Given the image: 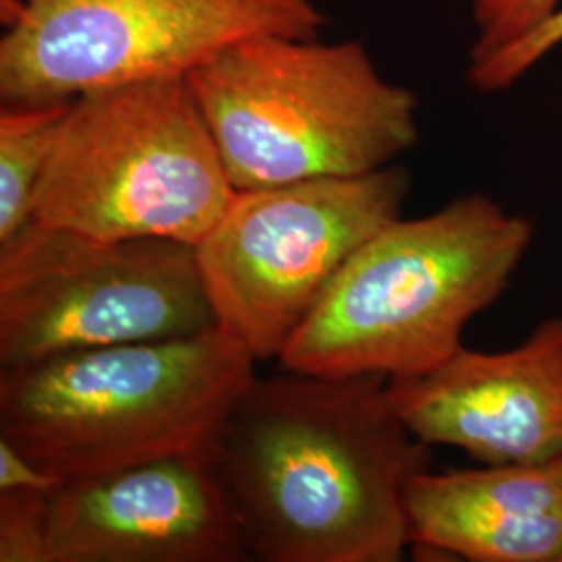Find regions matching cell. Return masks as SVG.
<instances>
[{
    "mask_svg": "<svg viewBox=\"0 0 562 562\" xmlns=\"http://www.w3.org/2000/svg\"><path fill=\"white\" fill-rule=\"evenodd\" d=\"M380 375H259L236 402L215 462L252 559L398 562L406 492L431 469Z\"/></svg>",
    "mask_w": 562,
    "mask_h": 562,
    "instance_id": "obj_1",
    "label": "cell"
},
{
    "mask_svg": "<svg viewBox=\"0 0 562 562\" xmlns=\"http://www.w3.org/2000/svg\"><path fill=\"white\" fill-rule=\"evenodd\" d=\"M533 236L531 220L485 194L387 223L341 267L283 348L281 369L387 382L431 371L501 301Z\"/></svg>",
    "mask_w": 562,
    "mask_h": 562,
    "instance_id": "obj_2",
    "label": "cell"
},
{
    "mask_svg": "<svg viewBox=\"0 0 562 562\" xmlns=\"http://www.w3.org/2000/svg\"><path fill=\"white\" fill-rule=\"evenodd\" d=\"M257 359L220 325L0 371V438L63 482L215 450Z\"/></svg>",
    "mask_w": 562,
    "mask_h": 562,
    "instance_id": "obj_3",
    "label": "cell"
},
{
    "mask_svg": "<svg viewBox=\"0 0 562 562\" xmlns=\"http://www.w3.org/2000/svg\"><path fill=\"white\" fill-rule=\"evenodd\" d=\"M188 81L238 190L371 173L419 140L417 97L361 42L259 36Z\"/></svg>",
    "mask_w": 562,
    "mask_h": 562,
    "instance_id": "obj_4",
    "label": "cell"
},
{
    "mask_svg": "<svg viewBox=\"0 0 562 562\" xmlns=\"http://www.w3.org/2000/svg\"><path fill=\"white\" fill-rule=\"evenodd\" d=\"M236 192L188 78L130 81L69 102L34 222L199 246Z\"/></svg>",
    "mask_w": 562,
    "mask_h": 562,
    "instance_id": "obj_5",
    "label": "cell"
},
{
    "mask_svg": "<svg viewBox=\"0 0 562 562\" xmlns=\"http://www.w3.org/2000/svg\"><path fill=\"white\" fill-rule=\"evenodd\" d=\"M406 169L238 190L196 246L217 325L259 361L280 359L341 267L402 217Z\"/></svg>",
    "mask_w": 562,
    "mask_h": 562,
    "instance_id": "obj_6",
    "label": "cell"
},
{
    "mask_svg": "<svg viewBox=\"0 0 562 562\" xmlns=\"http://www.w3.org/2000/svg\"><path fill=\"white\" fill-rule=\"evenodd\" d=\"M217 327L196 246L32 222L0 246V367Z\"/></svg>",
    "mask_w": 562,
    "mask_h": 562,
    "instance_id": "obj_7",
    "label": "cell"
},
{
    "mask_svg": "<svg viewBox=\"0 0 562 562\" xmlns=\"http://www.w3.org/2000/svg\"><path fill=\"white\" fill-rule=\"evenodd\" d=\"M0 99L71 102L153 78H188L259 36L315 38V0H4Z\"/></svg>",
    "mask_w": 562,
    "mask_h": 562,
    "instance_id": "obj_8",
    "label": "cell"
},
{
    "mask_svg": "<svg viewBox=\"0 0 562 562\" xmlns=\"http://www.w3.org/2000/svg\"><path fill=\"white\" fill-rule=\"evenodd\" d=\"M248 559L215 450L67 480L50 492V562Z\"/></svg>",
    "mask_w": 562,
    "mask_h": 562,
    "instance_id": "obj_9",
    "label": "cell"
},
{
    "mask_svg": "<svg viewBox=\"0 0 562 562\" xmlns=\"http://www.w3.org/2000/svg\"><path fill=\"white\" fill-rule=\"evenodd\" d=\"M387 398L427 446L482 464L562 457V317L546 319L503 352L461 346L431 371L390 380Z\"/></svg>",
    "mask_w": 562,
    "mask_h": 562,
    "instance_id": "obj_10",
    "label": "cell"
},
{
    "mask_svg": "<svg viewBox=\"0 0 562 562\" xmlns=\"http://www.w3.org/2000/svg\"><path fill=\"white\" fill-rule=\"evenodd\" d=\"M411 550L438 561L562 562V457L425 469L406 492Z\"/></svg>",
    "mask_w": 562,
    "mask_h": 562,
    "instance_id": "obj_11",
    "label": "cell"
},
{
    "mask_svg": "<svg viewBox=\"0 0 562 562\" xmlns=\"http://www.w3.org/2000/svg\"><path fill=\"white\" fill-rule=\"evenodd\" d=\"M69 102L0 109V246L34 222V199Z\"/></svg>",
    "mask_w": 562,
    "mask_h": 562,
    "instance_id": "obj_12",
    "label": "cell"
},
{
    "mask_svg": "<svg viewBox=\"0 0 562 562\" xmlns=\"http://www.w3.org/2000/svg\"><path fill=\"white\" fill-rule=\"evenodd\" d=\"M561 7L562 0H473L475 41L469 50V67L483 65L515 46Z\"/></svg>",
    "mask_w": 562,
    "mask_h": 562,
    "instance_id": "obj_13",
    "label": "cell"
},
{
    "mask_svg": "<svg viewBox=\"0 0 562 562\" xmlns=\"http://www.w3.org/2000/svg\"><path fill=\"white\" fill-rule=\"evenodd\" d=\"M0 562H50V492H0Z\"/></svg>",
    "mask_w": 562,
    "mask_h": 562,
    "instance_id": "obj_14",
    "label": "cell"
},
{
    "mask_svg": "<svg viewBox=\"0 0 562 562\" xmlns=\"http://www.w3.org/2000/svg\"><path fill=\"white\" fill-rule=\"evenodd\" d=\"M559 46H562V7L515 46L483 65L469 67L467 80L480 92H501L521 80L527 71Z\"/></svg>",
    "mask_w": 562,
    "mask_h": 562,
    "instance_id": "obj_15",
    "label": "cell"
},
{
    "mask_svg": "<svg viewBox=\"0 0 562 562\" xmlns=\"http://www.w3.org/2000/svg\"><path fill=\"white\" fill-rule=\"evenodd\" d=\"M63 480L44 471L41 464L25 457L15 443L0 438V492L4 490H38L55 492Z\"/></svg>",
    "mask_w": 562,
    "mask_h": 562,
    "instance_id": "obj_16",
    "label": "cell"
}]
</instances>
